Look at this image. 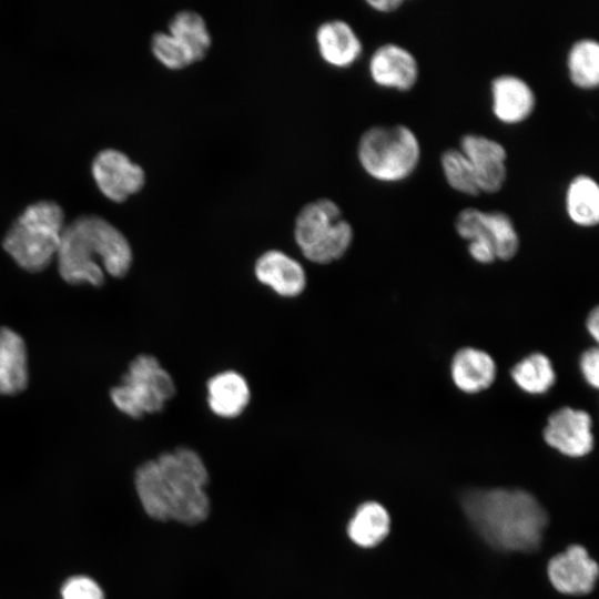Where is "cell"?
Instances as JSON below:
<instances>
[{
  "mask_svg": "<svg viewBox=\"0 0 599 599\" xmlns=\"http://www.w3.org/2000/svg\"><path fill=\"white\" fill-rule=\"evenodd\" d=\"M209 480L202 457L192 448L177 447L141 464L134 487L150 518L195 526L210 515Z\"/></svg>",
  "mask_w": 599,
  "mask_h": 599,
  "instance_id": "obj_1",
  "label": "cell"
},
{
  "mask_svg": "<svg viewBox=\"0 0 599 599\" xmlns=\"http://www.w3.org/2000/svg\"><path fill=\"white\" fill-rule=\"evenodd\" d=\"M461 507L478 535L502 551L536 550L548 524L542 505L521 489L467 490Z\"/></svg>",
  "mask_w": 599,
  "mask_h": 599,
  "instance_id": "obj_2",
  "label": "cell"
},
{
  "mask_svg": "<svg viewBox=\"0 0 599 599\" xmlns=\"http://www.w3.org/2000/svg\"><path fill=\"white\" fill-rule=\"evenodd\" d=\"M55 257L64 282L101 286L106 276H124L133 254L120 230L98 215H82L65 225Z\"/></svg>",
  "mask_w": 599,
  "mask_h": 599,
  "instance_id": "obj_3",
  "label": "cell"
},
{
  "mask_svg": "<svg viewBox=\"0 0 599 599\" xmlns=\"http://www.w3.org/2000/svg\"><path fill=\"white\" fill-rule=\"evenodd\" d=\"M64 227L61 206L49 200L38 201L14 220L2 246L21 268L37 273L57 256Z\"/></svg>",
  "mask_w": 599,
  "mask_h": 599,
  "instance_id": "obj_4",
  "label": "cell"
},
{
  "mask_svg": "<svg viewBox=\"0 0 599 599\" xmlns=\"http://www.w3.org/2000/svg\"><path fill=\"white\" fill-rule=\"evenodd\" d=\"M356 153L367 175L396 183L415 172L422 149L415 132L404 124L374 125L359 136Z\"/></svg>",
  "mask_w": 599,
  "mask_h": 599,
  "instance_id": "obj_5",
  "label": "cell"
},
{
  "mask_svg": "<svg viewBox=\"0 0 599 599\" xmlns=\"http://www.w3.org/2000/svg\"><path fill=\"white\" fill-rule=\"evenodd\" d=\"M293 234L304 257L316 264H328L343 257L354 236L341 207L327 197L311 201L298 211Z\"/></svg>",
  "mask_w": 599,
  "mask_h": 599,
  "instance_id": "obj_6",
  "label": "cell"
},
{
  "mask_svg": "<svg viewBox=\"0 0 599 599\" xmlns=\"http://www.w3.org/2000/svg\"><path fill=\"white\" fill-rule=\"evenodd\" d=\"M175 392L172 376L158 358L141 354L129 364L121 383L111 388L110 397L121 413L141 418L163 410Z\"/></svg>",
  "mask_w": 599,
  "mask_h": 599,
  "instance_id": "obj_7",
  "label": "cell"
},
{
  "mask_svg": "<svg viewBox=\"0 0 599 599\" xmlns=\"http://www.w3.org/2000/svg\"><path fill=\"white\" fill-rule=\"evenodd\" d=\"M542 437L548 446L564 456L583 457L595 445L592 418L583 409L562 406L549 415Z\"/></svg>",
  "mask_w": 599,
  "mask_h": 599,
  "instance_id": "obj_8",
  "label": "cell"
},
{
  "mask_svg": "<svg viewBox=\"0 0 599 599\" xmlns=\"http://www.w3.org/2000/svg\"><path fill=\"white\" fill-rule=\"evenodd\" d=\"M92 175L99 190L113 202L121 203L140 192L145 184V172L123 152L106 149L92 162Z\"/></svg>",
  "mask_w": 599,
  "mask_h": 599,
  "instance_id": "obj_9",
  "label": "cell"
},
{
  "mask_svg": "<svg viewBox=\"0 0 599 599\" xmlns=\"http://www.w3.org/2000/svg\"><path fill=\"white\" fill-rule=\"evenodd\" d=\"M459 150L473 165L480 193L499 192L507 180V150L488 136L466 133L460 139Z\"/></svg>",
  "mask_w": 599,
  "mask_h": 599,
  "instance_id": "obj_10",
  "label": "cell"
},
{
  "mask_svg": "<svg viewBox=\"0 0 599 599\" xmlns=\"http://www.w3.org/2000/svg\"><path fill=\"white\" fill-rule=\"evenodd\" d=\"M598 564L581 545H571L552 557L547 573L554 588L566 595L589 593L598 578Z\"/></svg>",
  "mask_w": 599,
  "mask_h": 599,
  "instance_id": "obj_11",
  "label": "cell"
},
{
  "mask_svg": "<svg viewBox=\"0 0 599 599\" xmlns=\"http://www.w3.org/2000/svg\"><path fill=\"white\" fill-rule=\"evenodd\" d=\"M368 73L376 85L406 92L417 83L419 67L415 55L406 48L384 43L373 51Z\"/></svg>",
  "mask_w": 599,
  "mask_h": 599,
  "instance_id": "obj_12",
  "label": "cell"
},
{
  "mask_svg": "<svg viewBox=\"0 0 599 599\" xmlns=\"http://www.w3.org/2000/svg\"><path fill=\"white\" fill-rule=\"evenodd\" d=\"M491 110L495 118L505 124L526 121L536 108V94L522 78L500 74L490 82Z\"/></svg>",
  "mask_w": 599,
  "mask_h": 599,
  "instance_id": "obj_13",
  "label": "cell"
},
{
  "mask_svg": "<svg viewBox=\"0 0 599 599\" xmlns=\"http://www.w3.org/2000/svg\"><path fill=\"white\" fill-rule=\"evenodd\" d=\"M260 283L283 297L298 296L306 287V273L302 264L280 250H268L254 264Z\"/></svg>",
  "mask_w": 599,
  "mask_h": 599,
  "instance_id": "obj_14",
  "label": "cell"
},
{
  "mask_svg": "<svg viewBox=\"0 0 599 599\" xmlns=\"http://www.w3.org/2000/svg\"><path fill=\"white\" fill-rule=\"evenodd\" d=\"M316 49L331 67H352L363 53V43L353 27L342 19L322 22L315 31Z\"/></svg>",
  "mask_w": 599,
  "mask_h": 599,
  "instance_id": "obj_15",
  "label": "cell"
},
{
  "mask_svg": "<svg viewBox=\"0 0 599 599\" xmlns=\"http://www.w3.org/2000/svg\"><path fill=\"white\" fill-rule=\"evenodd\" d=\"M449 375L461 393L475 395L488 389L497 376L494 357L486 351L464 346L455 352L449 364Z\"/></svg>",
  "mask_w": 599,
  "mask_h": 599,
  "instance_id": "obj_16",
  "label": "cell"
},
{
  "mask_svg": "<svg viewBox=\"0 0 599 599\" xmlns=\"http://www.w3.org/2000/svg\"><path fill=\"white\" fill-rule=\"evenodd\" d=\"M29 383L28 353L20 334L0 327V396L23 392Z\"/></svg>",
  "mask_w": 599,
  "mask_h": 599,
  "instance_id": "obj_17",
  "label": "cell"
},
{
  "mask_svg": "<svg viewBox=\"0 0 599 599\" xmlns=\"http://www.w3.org/2000/svg\"><path fill=\"white\" fill-rule=\"evenodd\" d=\"M207 404L212 413L222 418H235L247 407L251 389L243 375L224 370L206 383Z\"/></svg>",
  "mask_w": 599,
  "mask_h": 599,
  "instance_id": "obj_18",
  "label": "cell"
},
{
  "mask_svg": "<svg viewBox=\"0 0 599 599\" xmlns=\"http://www.w3.org/2000/svg\"><path fill=\"white\" fill-rule=\"evenodd\" d=\"M389 528L390 518L386 508L377 501H365L351 517L346 532L353 544L369 549L387 537Z\"/></svg>",
  "mask_w": 599,
  "mask_h": 599,
  "instance_id": "obj_19",
  "label": "cell"
},
{
  "mask_svg": "<svg viewBox=\"0 0 599 599\" xmlns=\"http://www.w3.org/2000/svg\"><path fill=\"white\" fill-rule=\"evenodd\" d=\"M565 209L569 220L579 227H593L599 222V186L587 174L573 176L566 190Z\"/></svg>",
  "mask_w": 599,
  "mask_h": 599,
  "instance_id": "obj_20",
  "label": "cell"
},
{
  "mask_svg": "<svg viewBox=\"0 0 599 599\" xmlns=\"http://www.w3.org/2000/svg\"><path fill=\"white\" fill-rule=\"evenodd\" d=\"M510 377L521 392L539 396L547 394L555 386L557 373L546 354L534 352L511 367Z\"/></svg>",
  "mask_w": 599,
  "mask_h": 599,
  "instance_id": "obj_21",
  "label": "cell"
},
{
  "mask_svg": "<svg viewBox=\"0 0 599 599\" xmlns=\"http://www.w3.org/2000/svg\"><path fill=\"white\" fill-rule=\"evenodd\" d=\"M167 32L189 51L194 63L203 60L212 45L206 21L194 10L177 11L169 22Z\"/></svg>",
  "mask_w": 599,
  "mask_h": 599,
  "instance_id": "obj_22",
  "label": "cell"
},
{
  "mask_svg": "<svg viewBox=\"0 0 599 599\" xmlns=\"http://www.w3.org/2000/svg\"><path fill=\"white\" fill-rule=\"evenodd\" d=\"M571 83L581 90H595L599 84V43L591 38L575 41L567 54Z\"/></svg>",
  "mask_w": 599,
  "mask_h": 599,
  "instance_id": "obj_23",
  "label": "cell"
},
{
  "mask_svg": "<svg viewBox=\"0 0 599 599\" xmlns=\"http://www.w3.org/2000/svg\"><path fill=\"white\" fill-rule=\"evenodd\" d=\"M440 165L444 177L453 190L469 196L480 194L473 165L459 149L445 150L440 155Z\"/></svg>",
  "mask_w": 599,
  "mask_h": 599,
  "instance_id": "obj_24",
  "label": "cell"
},
{
  "mask_svg": "<svg viewBox=\"0 0 599 599\" xmlns=\"http://www.w3.org/2000/svg\"><path fill=\"white\" fill-rule=\"evenodd\" d=\"M486 224L496 257L510 261L519 251L520 240L510 216L502 211L486 212Z\"/></svg>",
  "mask_w": 599,
  "mask_h": 599,
  "instance_id": "obj_25",
  "label": "cell"
},
{
  "mask_svg": "<svg viewBox=\"0 0 599 599\" xmlns=\"http://www.w3.org/2000/svg\"><path fill=\"white\" fill-rule=\"evenodd\" d=\"M151 51L165 68L177 71L194 63L189 51L169 32H155L151 38Z\"/></svg>",
  "mask_w": 599,
  "mask_h": 599,
  "instance_id": "obj_26",
  "label": "cell"
},
{
  "mask_svg": "<svg viewBox=\"0 0 599 599\" xmlns=\"http://www.w3.org/2000/svg\"><path fill=\"white\" fill-rule=\"evenodd\" d=\"M61 599H104L100 585L88 576H73L61 588Z\"/></svg>",
  "mask_w": 599,
  "mask_h": 599,
  "instance_id": "obj_27",
  "label": "cell"
},
{
  "mask_svg": "<svg viewBox=\"0 0 599 599\" xmlns=\"http://www.w3.org/2000/svg\"><path fill=\"white\" fill-rule=\"evenodd\" d=\"M579 369L583 380L592 388L599 386V352L596 346L589 347L580 354Z\"/></svg>",
  "mask_w": 599,
  "mask_h": 599,
  "instance_id": "obj_28",
  "label": "cell"
},
{
  "mask_svg": "<svg viewBox=\"0 0 599 599\" xmlns=\"http://www.w3.org/2000/svg\"><path fill=\"white\" fill-rule=\"evenodd\" d=\"M470 257L479 264H491L497 260L494 245L487 237H478L468 242Z\"/></svg>",
  "mask_w": 599,
  "mask_h": 599,
  "instance_id": "obj_29",
  "label": "cell"
},
{
  "mask_svg": "<svg viewBox=\"0 0 599 599\" xmlns=\"http://www.w3.org/2000/svg\"><path fill=\"white\" fill-rule=\"evenodd\" d=\"M367 6L373 10L382 13H390L398 10L403 4V0H367Z\"/></svg>",
  "mask_w": 599,
  "mask_h": 599,
  "instance_id": "obj_30",
  "label": "cell"
},
{
  "mask_svg": "<svg viewBox=\"0 0 599 599\" xmlns=\"http://www.w3.org/2000/svg\"><path fill=\"white\" fill-rule=\"evenodd\" d=\"M599 311L598 307H593L586 318V329L590 337L596 342L599 338Z\"/></svg>",
  "mask_w": 599,
  "mask_h": 599,
  "instance_id": "obj_31",
  "label": "cell"
}]
</instances>
